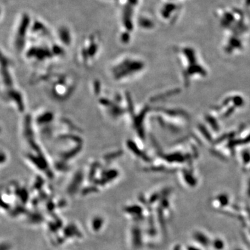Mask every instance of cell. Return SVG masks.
Returning <instances> with one entry per match:
<instances>
[{
    "mask_svg": "<svg viewBox=\"0 0 250 250\" xmlns=\"http://www.w3.org/2000/svg\"><path fill=\"white\" fill-rule=\"evenodd\" d=\"M11 61L2 50V96L6 104L23 113L26 109L25 101L13 77Z\"/></svg>",
    "mask_w": 250,
    "mask_h": 250,
    "instance_id": "cell-1",
    "label": "cell"
},
{
    "mask_svg": "<svg viewBox=\"0 0 250 250\" xmlns=\"http://www.w3.org/2000/svg\"><path fill=\"white\" fill-rule=\"evenodd\" d=\"M145 64L143 61L131 56L119 58L111 65L109 74L115 82H125L133 79L143 72Z\"/></svg>",
    "mask_w": 250,
    "mask_h": 250,
    "instance_id": "cell-2",
    "label": "cell"
},
{
    "mask_svg": "<svg viewBox=\"0 0 250 250\" xmlns=\"http://www.w3.org/2000/svg\"><path fill=\"white\" fill-rule=\"evenodd\" d=\"M46 72L51 78H43L40 80L45 81L46 83L50 82V85L51 84V85L48 86L50 89L48 90V92L51 95V97L56 99V101H65L66 99L72 95L75 90V80L73 76L68 73H61V75L56 73L54 74L55 78H54V74L51 70L50 74L48 72V70Z\"/></svg>",
    "mask_w": 250,
    "mask_h": 250,
    "instance_id": "cell-3",
    "label": "cell"
},
{
    "mask_svg": "<svg viewBox=\"0 0 250 250\" xmlns=\"http://www.w3.org/2000/svg\"><path fill=\"white\" fill-rule=\"evenodd\" d=\"M100 50L99 35L97 33H93L88 36L83 42L82 47L79 51V61L85 68L93 63L96 59L98 53Z\"/></svg>",
    "mask_w": 250,
    "mask_h": 250,
    "instance_id": "cell-4",
    "label": "cell"
},
{
    "mask_svg": "<svg viewBox=\"0 0 250 250\" xmlns=\"http://www.w3.org/2000/svg\"><path fill=\"white\" fill-rule=\"evenodd\" d=\"M32 19L27 13H23L19 16L15 29L13 36V46L16 51L22 52L26 47V40L29 36V31Z\"/></svg>",
    "mask_w": 250,
    "mask_h": 250,
    "instance_id": "cell-5",
    "label": "cell"
},
{
    "mask_svg": "<svg viewBox=\"0 0 250 250\" xmlns=\"http://www.w3.org/2000/svg\"><path fill=\"white\" fill-rule=\"evenodd\" d=\"M183 54L187 60L188 67L183 70L182 75L183 79L186 86H188L190 84V80L193 77L200 76L205 77L207 75V71L202 65L198 64L197 63V56L194 50L190 47H186L183 50Z\"/></svg>",
    "mask_w": 250,
    "mask_h": 250,
    "instance_id": "cell-6",
    "label": "cell"
},
{
    "mask_svg": "<svg viewBox=\"0 0 250 250\" xmlns=\"http://www.w3.org/2000/svg\"><path fill=\"white\" fill-rule=\"evenodd\" d=\"M47 33L48 29L45 23H43L40 19H32L29 35L32 36L33 38H38L44 36H45L47 34H48Z\"/></svg>",
    "mask_w": 250,
    "mask_h": 250,
    "instance_id": "cell-7",
    "label": "cell"
},
{
    "mask_svg": "<svg viewBox=\"0 0 250 250\" xmlns=\"http://www.w3.org/2000/svg\"><path fill=\"white\" fill-rule=\"evenodd\" d=\"M58 38L63 47H69L72 43V33L69 28L65 25L58 27L57 31Z\"/></svg>",
    "mask_w": 250,
    "mask_h": 250,
    "instance_id": "cell-8",
    "label": "cell"
},
{
    "mask_svg": "<svg viewBox=\"0 0 250 250\" xmlns=\"http://www.w3.org/2000/svg\"><path fill=\"white\" fill-rule=\"evenodd\" d=\"M183 177H184L186 182L188 183L187 184L191 186H194L196 185V179H195V177L194 178V176L192 175V173H191L190 170H183Z\"/></svg>",
    "mask_w": 250,
    "mask_h": 250,
    "instance_id": "cell-9",
    "label": "cell"
},
{
    "mask_svg": "<svg viewBox=\"0 0 250 250\" xmlns=\"http://www.w3.org/2000/svg\"><path fill=\"white\" fill-rule=\"evenodd\" d=\"M138 24L143 29H151L154 26L152 21L146 18H143V17L138 19Z\"/></svg>",
    "mask_w": 250,
    "mask_h": 250,
    "instance_id": "cell-10",
    "label": "cell"
},
{
    "mask_svg": "<svg viewBox=\"0 0 250 250\" xmlns=\"http://www.w3.org/2000/svg\"><path fill=\"white\" fill-rule=\"evenodd\" d=\"M194 238L197 242L202 244V245L207 246L209 244V241L208 240V238L205 236L204 234H202V233H195V234H194Z\"/></svg>",
    "mask_w": 250,
    "mask_h": 250,
    "instance_id": "cell-11",
    "label": "cell"
},
{
    "mask_svg": "<svg viewBox=\"0 0 250 250\" xmlns=\"http://www.w3.org/2000/svg\"><path fill=\"white\" fill-rule=\"evenodd\" d=\"M103 224V220L101 217H96L94 218V220H92V229L95 230V231H99V230L101 229V227Z\"/></svg>",
    "mask_w": 250,
    "mask_h": 250,
    "instance_id": "cell-12",
    "label": "cell"
},
{
    "mask_svg": "<svg viewBox=\"0 0 250 250\" xmlns=\"http://www.w3.org/2000/svg\"><path fill=\"white\" fill-rule=\"evenodd\" d=\"M127 213H131V214H141V208L137 206H134V207H129L125 208Z\"/></svg>",
    "mask_w": 250,
    "mask_h": 250,
    "instance_id": "cell-13",
    "label": "cell"
},
{
    "mask_svg": "<svg viewBox=\"0 0 250 250\" xmlns=\"http://www.w3.org/2000/svg\"><path fill=\"white\" fill-rule=\"evenodd\" d=\"M133 236L136 237V242L134 245L136 247H140L141 244V232L138 229H134L133 231Z\"/></svg>",
    "mask_w": 250,
    "mask_h": 250,
    "instance_id": "cell-14",
    "label": "cell"
},
{
    "mask_svg": "<svg viewBox=\"0 0 250 250\" xmlns=\"http://www.w3.org/2000/svg\"><path fill=\"white\" fill-rule=\"evenodd\" d=\"M216 199L217 200L218 202L222 205H227L228 203H229V197L224 194L219 195Z\"/></svg>",
    "mask_w": 250,
    "mask_h": 250,
    "instance_id": "cell-15",
    "label": "cell"
},
{
    "mask_svg": "<svg viewBox=\"0 0 250 250\" xmlns=\"http://www.w3.org/2000/svg\"><path fill=\"white\" fill-rule=\"evenodd\" d=\"M213 247L217 249H221L223 248V247H224V242H223V241L220 239L215 240V241L213 242Z\"/></svg>",
    "mask_w": 250,
    "mask_h": 250,
    "instance_id": "cell-16",
    "label": "cell"
},
{
    "mask_svg": "<svg viewBox=\"0 0 250 250\" xmlns=\"http://www.w3.org/2000/svg\"><path fill=\"white\" fill-rule=\"evenodd\" d=\"M247 193H248L249 197H250V179L249 180V182H248V189H247Z\"/></svg>",
    "mask_w": 250,
    "mask_h": 250,
    "instance_id": "cell-17",
    "label": "cell"
},
{
    "mask_svg": "<svg viewBox=\"0 0 250 250\" xmlns=\"http://www.w3.org/2000/svg\"><path fill=\"white\" fill-rule=\"evenodd\" d=\"M188 250H200V249L195 247H188Z\"/></svg>",
    "mask_w": 250,
    "mask_h": 250,
    "instance_id": "cell-18",
    "label": "cell"
},
{
    "mask_svg": "<svg viewBox=\"0 0 250 250\" xmlns=\"http://www.w3.org/2000/svg\"><path fill=\"white\" fill-rule=\"evenodd\" d=\"M237 250H241V249H237Z\"/></svg>",
    "mask_w": 250,
    "mask_h": 250,
    "instance_id": "cell-19",
    "label": "cell"
}]
</instances>
